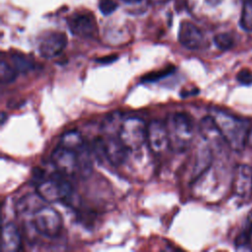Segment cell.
Instances as JSON below:
<instances>
[{
	"instance_id": "21",
	"label": "cell",
	"mask_w": 252,
	"mask_h": 252,
	"mask_svg": "<svg viewBox=\"0 0 252 252\" xmlns=\"http://www.w3.org/2000/svg\"><path fill=\"white\" fill-rule=\"evenodd\" d=\"M118 5L114 0H99L98 1V9L100 13L104 16L112 14L116 9Z\"/></svg>"
},
{
	"instance_id": "6",
	"label": "cell",
	"mask_w": 252,
	"mask_h": 252,
	"mask_svg": "<svg viewBox=\"0 0 252 252\" xmlns=\"http://www.w3.org/2000/svg\"><path fill=\"white\" fill-rule=\"evenodd\" d=\"M51 161L56 170L65 176H72L79 172L78 153L60 144L53 150Z\"/></svg>"
},
{
	"instance_id": "30",
	"label": "cell",
	"mask_w": 252,
	"mask_h": 252,
	"mask_svg": "<svg viewBox=\"0 0 252 252\" xmlns=\"http://www.w3.org/2000/svg\"><path fill=\"white\" fill-rule=\"evenodd\" d=\"M1 116H2V119H1V125H3V124H4V121H5V118H6V116H5V113H4V112H2Z\"/></svg>"
},
{
	"instance_id": "5",
	"label": "cell",
	"mask_w": 252,
	"mask_h": 252,
	"mask_svg": "<svg viewBox=\"0 0 252 252\" xmlns=\"http://www.w3.org/2000/svg\"><path fill=\"white\" fill-rule=\"evenodd\" d=\"M32 224L40 235L54 238L62 229V218L51 207L42 206L32 216Z\"/></svg>"
},
{
	"instance_id": "16",
	"label": "cell",
	"mask_w": 252,
	"mask_h": 252,
	"mask_svg": "<svg viewBox=\"0 0 252 252\" xmlns=\"http://www.w3.org/2000/svg\"><path fill=\"white\" fill-rule=\"evenodd\" d=\"M12 66L17 70L18 73H26L33 68V61L29 56L22 53H15L11 57Z\"/></svg>"
},
{
	"instance_id": "24",
	"label": "cell",
	"mask_w": 252,
	"mask_h": 252,
	"mask_svg": "<svg viewBox=\"0 0 252 252\" xmlns=\"http://www.w3.org/2000/svg\"><path fill=\"white\" fill-rule=\"evenodd\" d=\"M245 229L248 231L249 236H250V240H251V244H252V213L248 216L247 218V221H246V226Z\"/></svg>"
},
{
	"instance_id": "15",
	"label": "cell",
	"mask_w": 252,
	"mask_h": 252,
	"mask_svg": "<svg viewBox=\"0 0 252 252\" xmlns=\"http://www.w3.org/2000/svg\"><path fill=\"white\" fill-rule=\"evenodd\" d=\"M59 144L78 152L80 149H82L86 145V142L84 141L82 135L78 131L72 130L62 135Z\"/></svg>"
},
{
	"instance_id": "17",
	"label": "cell",
	"mask_w": 252,
	"mask_h": 252,
	"mask_svg": "<svg viewBox=\"0 0 252 252\" xmlns=\"http://www.w3.org/2000/svg\"><path fill=\"white\" fill-rule=\"evenodd\" d=\"M239 25L245 32H252V0H247L244 2Z\"/></svg>"
},
{
	"instance_id": "28",
	"label": "cell",
	"mask_w": 252,
	"mask_h": 252,
	"mask_svg": "<svg viewBox=\"0 0 252 252\" xmlns=\"http://www.w3.org/2000/svg\"><path fill=\"white\" fill-rule=\"evenodd\" d=\"M169 0H152V2L154 4H164L166 2H168Z\"/></svg>"
},
{
	"instance_id": "13",
	"label": "cell",
	"mask_w": 252,
	"mask_h": 252,
	"mask_svg": "<svg viewBox=\"0 0 252 252\" xmlns=\"http://www.w3.org/2000/svg\"><path fill=\"white\" fill-rule=\"evenodd\" d=\"M21 247V236L17 226L12 223H6L2 228V250L3 252H14Z\"/></svg>"
},
{
	"instance_id": "4",
	"label": "cell",
	"mask_w": 252,
	"mask_h": 252,
	"mask_svg": "<svg viewBox=\"0 0 252 252\" xmlns=\"http://www.w3.org/2000/svg\"><path fill=\"white\" fill-rule=\"evenodd\" d=\"M147 127L141 118L129 117L121 122L117 135L128 150H138L147 142Z\"/></svg>"
},
{
	"instance_id": "14",
	"label": "cell",
	"mask_w": 252,
	"mask_h": 252,
	"mask_svg": "<svg viewBox=\"0 0 252 252\" xmlns=\"http://www.w3.org/2000/svg\"><path fill=\"white\" fill-rule=\"evenodd\" d=\"M44 200L35 192V194H27L23 196L16 205V210L22 215H33L43 206Z\"/></svg>"
},
{
	"instance_id": "26",
	"label": "cell",
	"mask_w": 252,
	"mask_h": 252,
	"mask_svg": "<svg viewBox=\"0 0 252 252\" xmlns=\"http://www.w3.org/2000/svg\"><path fill=\"white\" fill-rule=\"evenodd\" d=\"M246 144L250 147H252V126L249 128V131H248V135H247V142Z\"/></svg>"
},
{
	"instance_id": "7",
	"label": "cell",
	"mask_w": 252,
	"mask_h": 252,
	"mask_svg": "<svg viewBox=\"0 0 252 252\" xmlns=\"http://www.w3.org/2000/svg\"><path fill=\"white\" fill-rule=\"evenodd\" d=\"M67 24L71 32L80 37H94L97 33L95 18L92 13H76L68 18Z\"/></svg>"
},
{
	"instance_id": "11",
	"label": "cell",
	"mask_w": 252,
	"mask_h": 252,
	"mask_svg": "<svg viewBox=\"0 0 252 252\" xmlns=\"http://www.w3.org/2000/svg\"><path fill=\"white\" fill-rule=\"evenodd\" d=\"M232 191L240 198H247L252 193V167L239 164L235 167L232 178Z\"/></svg>"
},
{
	"instance_id": "9",
	"label": "cell",
	"mask_w": 252,
	"mask_h": 252,
	"mask_svg": "<svg viewBox=\"0 0 252 252\" xmlns=\"http://www.w3.org/2000/svg\"><path fill=\"white\" fill-rule=\"evenodd\" d=\"M67 45V36L61 32H48L39 40L38 52L44 58L59 55Z\"/></svg>"
},
{
	"instance_id": "22",
	"label": "cell",
	"mask_w": 252,
	"mask_h": 252,
	"mask_svg": "<svg viewBox=\"0 0 252 252\" xmlns=\"http://www.w3.org/2000/svg\"><path fill=\"white\" fill-rule=\"evenodd\" d=\"M173 69H174L173 67H168L166 69H163V70H160L158 72H153L151 74H147L142 78V80L144 82H155L157 80H159L160 78H163V77L169 75L173 71Z\"/></svg>"
},
{
	"instance_id": "8",
	"label": "cell",
	"mask_w": 252,
	"mask_h": 252,
	"mask_svg": "<svg viewBox=\"0 0 252 252\" xmlns=\"http://www.w3.org/2000/svg\"><path fill=\"white\" fill-rule=\"evenodd\" d=\"M147 143L150 150L156 155H160L169 148L168 133L165 123L159 120H153L148 125Z\"/></svg>"
},
{
	"instance_id": "20",
	"label": "cell",
	"mask_w": 252,
	"mask_h": 252,
	"mask_svg": "<svg viewBox=\"0 0 252 252\" xmlns=\"http://www.w3.org/2000/svg\"><path fill=\"white\" fill-rule=\"evenodd\" d=\"M214 42L219 49L228 50L233 46V37L227 32H221L215 35Z\"/></svg>"
},
{
	"instance_id": "18",
	"label": "cell",
	"mask_w": 252,
	"mask_h": 252,
	"mask_svg": "<svg viewBox=\"0 0 252 252\" xmlns=\"http://www.w3.org/2000/svg\"><path fill=\"white\" fill-rule=\"evenodd\" d=\"M18 75L17 70L10 64L5 61H1L0 66V77L2 84H9L12 83Z\"/></svg>"
},
{
	"instance_id": "1",
	"label": "cell",
	"mask_w": 252,
	"mask_h": 252,
	"mask_svg": "<svg viewBox=\"0 0 252 252\" xmlns=\"http://www.w3.org/2000/svg\"><path fill=\"white\" fill-rule=\"evenodd\" d=\"M213 117L224 142H226L231 149L242 151L247 142V135L250 128L249 122L222 111H217Z\"/></svg>"
},
{
	"instance_id": "3",
	"label": "cell",
	"mask_w": 252,
	"mask_h": 252,
	"mask_svg": "<svg viewBox=\"0 0 252 252\" xmlns=\"http://www.w3.org/2000/svg\"><path fill=\"white\" fill-rule=\"evenodd\" d=\"M60 172H54L36 184V193L44 202L65 201L72 195V186Z\"/></svg>"
},
{
	"instance_id": "23",
	"label": "cell",
	"mask_w": 252,
	"mask_h": 252,
	"mask_svg": "<svg viewBox=\"0 0 252 252\" xmlns=\"http://www.w3.org/2000/svg\"><path fill=\"white\" fill-rule=\"evenodd\" d=\"M237 81L244 86L252 85V73L248 69H241L236 75Z\"/></svg>"
},
{
	"instance_id": "27",
	"label": "cell",
	"mask_w": 252,
	"mask_h": 252,
	"mask_svg": "<svg viewBox=\"0 0 252 252\" xmlns=\"http://www.w3.org/2000/svg\"><path fill=\"white\" fill-rule=\"evenodd\" d=\"M206 1V3L208 4V5H210V6H217V5H219L222 0H205Z\"/></svg>"
},
{
	"instance_id": "10",
	"label": "cell",
	"mask_w": 252,
	"mask_h": 252,
	"mask_svg": "<svg viewBox=\"0 0 252 252\" xmlns=\"http://www.w3.org/2000/svg\"><path fill=\"white\" fill-rule=\"evenodd\" d=\"M102 147L104 158L113 166L122 164L127 157L128 149L117 136H107L102 138Z\"/></svg>"
},
{
	"instance_id": "29",
	"label": "cell",
	"mask_w": 252,
	"mask_h": 252,
	"mask_svg": "<svg viewBox=\"0 0 252 252\" xmlns=\"http://www.w3.org/2000/svg\"><path fill=\"white\" fill-rule=\"evenodd\" d=\"M125 3L127 4H136V3H139L141 2L142 0H123Z\"/></svg>"
},
{
	"instance_id": "25",
	"label": "cell",
	"mask_w": 252,
	"mask_h": 252,
	"mask_svg": "<svg viewBox=\"0 0 252 252\" xmlns=\"http://www.w3.org/2000/svg\"><path fill=\"white\" fill-rule=\"evenodd\" d=\"M115 59H116V56H108V57H104V58H99V59H97V61L100 63H105V61H107L109 63V62L114 61Z\"/></svg>"
},
{
	"instance_id": "2",
	"label": "cell",
	"mask_w": 252,
	"mask_h": 252,
	"mask_svg": "<svg viewBox=\"0 0 252 252\" xmlns=\"http://www.w3.org/2000/svg\"><path fill=\"white\" fill-rule=\"evenodd\" d=\"M169 148L175 152L186 151L193 138V122L188 114L175 112L170 114L165 122Z\"/></svg>"
},
{
	"instance_id": "19",
	"label": "cell",
	"mask_w": 252,
	"mask_h": 252,
	"mask_svg": "<svg viewBox=\"0 0 252 252\" xmlns=\"http://www.w3.org/2000/svg\"><path fill=\"white\" fill-rule=\"evenodd\" d=\"M234 246L239 251H252V244L248 231L244 228L235 238Z\"/></svg>"
},
{
	"instance_id": "12",
	"label": "cell",
	"mask_w": 252,
	"mask_h": 252,
	"mask_svg": "<svg viewBox=\"0 0 252 252\" xmlns=\"http://www.w3.org/2000/svg\"><path fill=\"white\" fill-rule=\"evenodd\" d=\"M179 42L188 49H198L204 41L202 32L191 22H181L178 30Z\"/></svg>"
}]
</instances>
